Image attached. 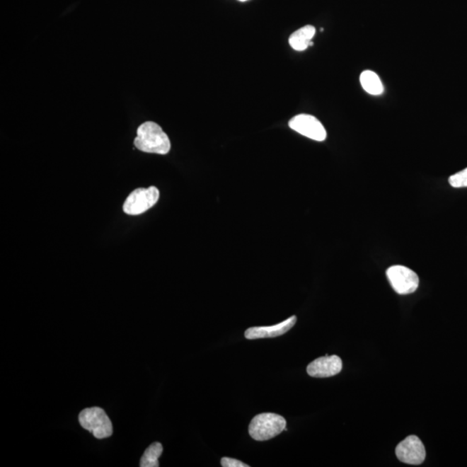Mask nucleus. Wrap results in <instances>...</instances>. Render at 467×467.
Instances as JSON below:
<instances>
[{"mask_svg":"<svg viewBox=\"0 0 467 467\" xmlns=\"http://www.w3.org/2000/svg\"><path fill=\"white\" fill-rule=\"evenodd\" d=\"M342 364L340 357L336 355L317 358L307 366L309 375L316 379H325L338 375L342 371Z\"/></svg>","mask_w":467,"mask_h":467,"instance_id":"8","label":"nucleus"},{"mask_svg":"<svg viewBox=\"0 0 467 467\" xmlns=\"http://www.w3.org/2000/svg\"><path fill=\"white\" fill-rule=\"evenodd\" d=\"M79 422L97 439L108 438L113 434L111 420L103 408H85L79 414Z\"/></svg>","mask_w":467,"mask_h":467,"instance_id":"3","label":"nucleus"},{"mask_svg":"<svg viewBox=\"0 0 467 467\" xmlns=\"http://www.w3.org/2000/svg\"><path fill=\"white\" fill-rule=\"evenodd\" d=\"M289 127L305 137L324 142L326 139V131L322 123L317 118L310 115H299L291 119Z\"/></svg>","mask_w":467,"mask_h":467,"instance_id":"7","label":"nucleus"},{"mask_svg":"<svg viewBox=\"0 0 467 467\" xmlns=\"http://www.w3.org/2000/svg\"><path fill=\"white\" fill-rule=\"evenodd\" d=\"M316 29L311 25H306L296 30L289 38V44L297 52H303L310 46L311 39L313 38Z\"/></svg>","mask_w":467,"mask_h":467,"instance_id":"10","label":"nucleus"},{"mask_svg":"<svg viewBox=\"0 0 467 467\" xmlns=\"http://www.w3.org/2000/svg\"><path fill=\"white\" fill-rule=\"evenodd\" d=\"M162 453L163 446L161 443L151 444L140 459L139 466L142 467H158V458L161 456Z\"/></svg>","mask_w":467,"mask_h":467,"instance_id":"12","label":"nucleus"},{"mask_svg":"<svg viewBox=\"0 0 467 467\" xmlns=\"http://www.w3.org/2000/svg\"><path fill=\"white\" fill-rule=\"evenodd\" d=\"M449 184L454 188H463L467 187V168L451 175L449 179Z\"/></svg>","mask_w":467,"mask_h":467,"instance_id":"13","label":"nucleus"},{"mask_svg":"<svg viewBox=\"0 0 467 467\" xmlns=\"http://www.w3.org/2000/svg\"><path fill=\"white\" fill-rule=\"evenodd\" d=\"M360 83L364 91L372 96H379L384 91L379 76L371 70H365L360 76Z\"/></svg>","mask_w":467,"mask_h":467,"instance_id":"11","label":"nucleus"},{"mask_svg":"<svg viewBox=\"0 0 467 467\" xmlns=\"http://www.w3.org/2000/svg\"><path fill=\"white\" fill-rule=\"evenodd\" d=\"M134 146L139 151L148 154L165 155L171 150L168 136L159 125L153 122L140 125L137 137L134 139Z\"/></svg>","mask_w":467,"mask_h":467,"instance_id":"1","label":"nucleus"},{"mask_svg":"<svg viewBox=\"0 0 467 467\" xmlns=\"http://www.w3.org/2000/svg\"><path fill=\"white\" fill-rule=\"evenodd\" d=\"M285 418L272 413H263L255 416L248 427V433L257 442H265L276 437L286 430Z\"/></svg>","mask_w":467,"mask_h":467,"instance_id":"2","label":"nucleus"},{"mask_svg":"<svg viewBox=\"0 0 467 467\" xmlns=\"http://www.w3.org/2000/svg\"><path fill=\"white\" fill-rule=\"evenodd\" d=\"M386 274L393 289L397 294H410L417 290L419 277L410 268L396 265L388 268Z\"/></svg>","mask_w":467,"mask_h":467,"instance_id":"5","label":"nucleus"},{"mask_svg":"<svg viewBox=\"0 0 467 467\" xmlns=\"http://www.w3.org/2000/svg\"><path fill=\"white\" fill-rule=\"evenodd\" d=\"M396 454L405 464L420 465L425 461L426 449L417 436L410 435L398 444Z\"/></svg>","mask_w":467,"mask_h":467,"instance_id":"6","label":"nucleus"},{"mask_svg":"<svg viewBox=\"0 0 467 467\" xmlns=\"http://www.w3.org/2000/svg\"><path fill=\"white\" fill-rule=\"evenodd\" d=\"M297 321V317L292 316L279 324L272 326L251 327L245 332L247 340H258V338H276L282 336L293 328Z\"/></svg>","mask_w":467,"mask_h":467,"instance_id":"9","label":"nucleus"},{"mask_svg":"<svg viewBox=\"0 0 467 467\" xmlns=\"http://www.w3.org/2000/svg\"><path fill=\"white\" fill-rule=\"evenodd\" d=\"M238 1L245 2V1H248V0H238Z\"/></svg>","mask_w":467,"mask_h":467,"instance_id":"15","label":"nucleus"},{"mask_svg":"<svg viewBox=\"0 0 467 467\" xmlns=\"http://www.w3.org/2000/svg\"><path fill=\"white\" fill-rule=\"evenodd\" d=\"M221 465L224 467H249L248 465L237 461L236 459L224 457L221 459Z\"/></svg>","mask_w":467,"mask_h":467,"instance_id":"14","label":"nucleus"},{"mask_svg":"<svg viewBox=\"0 0 467 467\" xmlns=\"http://www.w3.org/2000/svg\"><path fill=\"white\" fill-rule=\"evenodd\" d=\"M159 190L155 186L136 189L127 197L123 204V212L127 215L137 216L145 213L157 204Z\"/></svg>","mask_w":467,"mask_h":467,"instance_id":"4","label":"nucleus"}]
</instances>
